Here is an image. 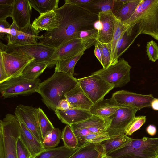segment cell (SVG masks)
Returning a JSON list of instances; mask_svg holds the SVG:
<instances>
[{
  "mask_svg": "<svg viewBox=\"0 0 158 158\" xmlns=\"http://www.w3.org/2000/svg\"><path fill=\"white\" fill-rule=\"evenodd\" d=\"M59 23L58 27L39 36V43L57 48L71 40L77 39L82 31L95 29L98 15L78 6L65 3L54 10Z\"/></svg>",
  "mask_w": 158,
  "mask_h": 158,
  "instance_id": "1",
  "label": "cell"
},
{
  "mask_svg": "<svg viewBox=\"0 0 158 158\" xmlns=\"http://www.w3.org/2000/svg\"><path fill=\"white\" fill-rule=\"evenodd\" d=\"M77 79L69 74L55 71L50 77L41 82L36 92L41 95L43 102L54 111L58 102L65 98V95L75 87Z\"/></svg>",
  "mask_w": 158,
  "mask_h": 158,
  "instance_id": "2",
  "label": "cell"
},
{
  "mask_svg": "<svg viewBox=\"0 0 158 158\" xmlns=\"http://www.w3.org/2000/svg\"><path fill=\"white\" fill-rule=\"evenodd\" d=\"M134 26L139 35H149L158 40V0H141L135 11L123 23Z\"/></svg>",
  "mask_w": 158,
  "mask_h": 158,
  "instance_id": "3",
  "label": "cell"
},
{
  "mask_svg": "<svg viewBox=\"0 0 158 158\" xmlns=\"http://www.w3.org/2000/svg\"><path fill=\"white\" fill-rule=\"evenodd\" d=\"M20 126L15 115L8 113L0 122V158H17L16 143Z\"/></svg>",
  "mask_w": 158,
  "mask_h": 158,
  "instance_id": "4",
  "label": "cell"
},
{
  "mask_svg": "<svg viewBox=\"0 0 158 158\" xmlns=\"http://www.w3.org/2000/svg\"><path fill=\"white\" fill-rule=\"evenodd\" d=\"M158 137L131 140L109 155L112 158H152L158 156Z\"/></svg>",
  "mask_w": 158,
  "mask_h": 158,
  "instance_id": "5",
  "label": "cell"
},
{
  "mask_svg": "<svg viewBox=\"0 0 158 158\" xmlns=\"http://www.w3.org/2000/svg\"><path fill=\"white\" fill-rule=\"evenodd\" d=\"M56 48L39 42L25 45L8 44L4 51L7 53L18 55L39 62H44L49 64L48 67L54 66L51 57Z\"/></svg>",
  "mask_w": 158,
  "mask_h": 158,
  "instance_id": "6",
  "label": "cell"
},
{
  "mask_svg": "<svg viewBox=\"0 0 158 158\" xmlns=\"http://www.w3.org/2000/svg\"><path fill=\"white\" fill-rule=\"evenodd\" d=\"M40 83L39 78L31 80L21 75L0 83V91L4 98L29 95L36 92Z\"/></svg>",
  "mask_w": 158,
  "mask_h": 158,
  "instance_id": "7",
  "label": "cell"
},
{
  "mask_svg": "<svg viewBox=\"0 0 158 158\" xmlns=\"http://www.w3.org/2000/svg\"><path fill=\"white\" fill-rule=\"evenodd\" d=\"M131 68L128 62L123 58L118 59L115 64L100 69L93 73L114 88L121 87L130 81V73Z\"/></svg>",
  "mask_w": 158,
  "mask_h": 158,
  "instance_id": "8",
  "label": "cell"
},
{
  "mask_svg": "<svg viewBox=\"0 0 158 158\" xmlns=\"http://www.w3.org/2000/svg\"><path fill=\"white\" fill-rule=\"evenodd\" d=\"M78 83L85 93L94 104L104 99L114 85L107 83L96 74L77 79Z\"/></svg>",
  "mask_w": 158,
  "mask_h": 158,
  "instance_id": "9",
  "label": "cell"
},
{
  "mask_svg": "<svg viewBox=\"0 0 158 158\" xmlns=\"http://www.w3.org/2000/svg\"><path fill=\"white\" fill-rule=\"evenodd\" d=\"M97 35L82 39H76L69 40L56 48L51 57L54 65L58 60L73 57L84 49H87L97 41Z\"/></svg>",
  "mask_w": 158,
  "mask_h": 158,
  "instance_id": "10",
  "label": "cell"
},
{
  "mask_svg": "<svg viewBox=\"0 0 158 158\" xmlns=\"http://www.w3.org/2000/svg\"><path fill=\"white\" fill-rule=\"evenodd\" d=\"M138 110L128 106H124L118 109L109 118L110 123L107 131L110 138L125 134L126 128L135 117Z\"/></svg>",
  "mask_w": 158,
  "mask_h": 158,
  "instance_id": "11",
  "label": "cell"
},
{
  "mask_svg": "<svg viewBox=\"0 0 158 158\" xmlns=\"http://www.w3.org/2000/svg\"><path fill=\"white\" fill-rule=\"evenodd\" d=\"M112 96L119 104L138 110L151 107L152 102L155 98L152 94L143 95L124 90L116 91Z\"/></svg>",
  "mask_w": 158,
  "mask_h": 158,
  "instance_id": "12",
  "label": "cell"
},
{
  "mask_svg": "<svg viewBox=\"0 0 158 158\" xmlns=\"http://www.w3.org/2000/svg\"><path fill=\"white\" fill-rule=\"evenodd\" d=\"M37 110L38 108L20 104L16 107L14 113L17 118L22 121L43 144V139L39 123Z\"/></svg>",
  "mask_w": 158,
  "mask_h": 158,
  "instance_id": "13",
  "label": "cell"
},
{
  "mask_svg": "<svg viewBox=\"0 0 158 158\" xmlns=\"http://www.w3.org/2000/svg\"><path fill=\"white\" fill-rule=\"evenodd\" d=\"M33 60L18 55L0 52V63L9 79L21 76L26 67Z\"/></svg>",
  "mask_w": 158,
  "mask_h": 158,
  "instance_id": "14",
  "label": "cell"
},
{
  "mask_svg": "<svg viewBox=\"0 0 158 158\" xmlns=\"http://www.w3.org/2000/svg\"><path fill=\"white\" fill-rule=\"evenodd\" d=\"M98 15L99 20L101 23V28L98 30L97 41L108 44L112 40L117 18L112 10L100 12Z\"/></svg>",
  "mask_w": 158,
  "mask_h": 158,
  "instance_id": "15",
  "label": "cell"
},
{
  "mask_svg": "<svg viewBox=\"0 0 158 158\" xmlns=\"http://www.w3.org/2000/svg\"><path fill=\"white\" fill-rule=\"evenodd\" d=\"M32 7L29 0H15L12 6L11 17L19 28L30 24Z\"/></svg>",
  "mask_w": 158,
  "mask_h": 158,
  "instance_id": "16",
  "label": "cell"
},
{
  "mask_svg": "<svg viewBox=\"0 0 158 158\" xmlns=\"http://www.w3.org/2000/svg\"><path fill=\"white\" fill-rule=\"evenodd\" d=\"M125 106L118 103L114 98L104 99L94 104L89 110L90 113L102 119H106L113 114L119 109Z\"/></svg>",
  "mask_w": 158,
  "mask_h": 158,
  "instance_id": "17",
  "label": "cell"
},
{
  "mask_svg": "<svg viewBox=\"0 0 158 158\" xmlns=\"http://www.w3.org/2000/svg\"><path fill=\"white\" fill-rule=\"evenodd\" d=\"M55 112L62 123L69 126L85 120L93 116L89 110L73 108L64 110H56Z\"/></svg>",
  "mask_w": 158,
  "mask_h": 158,
  "instance_id": "18",
  "label": "cell"
},
{
  "mask_svg": "<svg viewBox=\"0 0 158 158\" xmlns=\"http://www.w3.org/2000/svg\"><path fill=\"white\" fill-rule=\"evenodd\" d=\"M18 119L20 126L19 138L30 152L31 158H34L46 148L23 123L21 120Z\"/></svg>",
  "mask_w": 158,
  "mask_h": 158,
  "instance_id": "19",
  "label": "cell"
},
{
  "mask_svg": "<svg viewBox=\"0 0 158 158\" xmlns=\"http://www.w3.org/2000/svg\"><path fill=\"white\" fill-rule=\"evenodd\" d=\"M71 108L89 110L94 105L78 83L76 86L65 95Z\"/></svg>",
  "mask_w": 158,
  "mask_h": 158,
  "instance_id": "20",
  "label": "cell"
},
{
  "mask_svg": "<svg viewBox=\"0 0 158 158\" xmlns=\"http://www.w3.org/2000/svg\"><path fill=\"white\" fill-rule=\"evenodd\" d=\"M124 4L122 0H92L88 3L79 6L92 14L98 15L100 12L110 10H112L114 14Z\"/></svg>",
  "mask_w": 158,
  "mask_h": 158,
  "instance_id": "21",
  "label": "cell"
},
{
  "mask_svg": "<svg viewBox=\"0 0 158 158\" xmlns=\"http://www.w3.org/2000/svg\"><path fill=\"white\" fill-rule=\"evenodd\" d=\"M139 35L135 27H128L117 42L115 48L113 65L118 61L122 55L134 42Z\"/></svg>",
  "mask_w": 158,
  "mask_h": 158,
  "instance_id": "22",
  "label": "cell"
},
{
  "mask_svg": "<svg viewBox=\"0 0 158 158\" xmlns=\"http://www.w3.org/2000/svg\"><path fill=\"white\" fill-rule=\"evenodd\" d=\"M31 25L39 33L43 30L47 32L52 31L58 27L59 23L56 13L52 10L40 14L35 19Z\"/></svg>",
  "mask_w": 158,
  "mask_h": 158,
  "instance_id": "23",
  "label": "cell"
},
{
  "mask_svg": "<svg viewBox=\"0 0 158 158\" xmlns=\"http://www.w3.org/2000/svg\"><path fill=\"white\" fill-rule=\"evenodd\" d=\"M110 120L108 118L102 119L96 115L87 119L70 125L71 127L86 129L92 133L106 131L109 128Z\"/></svg>",
  "mask_w": 158,
  "mask_h": 158,
  "instance_id": "24",
  "label": "cell"
},
{
  "mask_svg": "<svg viewBox=\"0 0 158 158\" xmlns=\"http://www.w3.org/2000/svg\"><path fill=\"white\" fill-rule=\"evenodd\" d=\"M105 155L100 144L84 143L69 158H100Z\"/></svg>",
  "mask_w": 158,
  "mask_h": 158,
  "instance_id": "25",
  "label": "cell"
},
{
  "mask_svg": "<svg viewBox=\"0 0 158 158\" xmlns=\"http://www.w3.org/2000/svg\"><path fill=\"white\" fill-rule=\"evenodd\" d=\"M38 34L31 24H28L20 28L13 44L21 45L37 43L39 36Z\"/></svg>",
  "mask_w": 158,
  "mask_h": 158,
  "instance_id": "26",
  "label": "cell"
},
{
  "mask_svg": "<svg viewBox=\"0 0 158 158\" xmlns=\"http://www.w3.org/2000/svg\"><path fill=\"white\" fill-rule=\"evenodd\" d=\"M70 149L64 146L46 148L34 158H69L79 148Z\"/></svg>",
  "mask_w": 158,
  "mask_h": 158,
  "instance_id": "27",
  "label": "cell"
},
{
  "mask_svg": "<svg viewBox=\"0 0 158 158\" xmlns=\"http://www.w3.org/2000/svg\"><path fill=\"white\" fill-rule=\"evenodd\" d=\"M48 66V63L33 60L26 67L21 75L28 80H35L38 78Z\"/></svg>",
  "mask_w": 158,
  "mask_h": 158,
  "instance_id": "28",
  "label": "cell"
},
{
  "mask_svg": "<svg viewBox=\"0 0 158 158\" xmlns=\"http://www.w3.org/2000/svg\"><path fill=\"white\" fill-rule=\"evenodd\" d=\"M86 49H84L73 57L58 61L56 64L55 71L66 73L73 76L75 74L74 68L76 63Z\"/></svg>",
  "mask_w": 158,
  "mask_h": 158,
  "instance_id": "29",
  "label": "cell"
},
{
  "mask_svg": "<svg viewBox=\"0 0 158 158\" xmlns=\"http://www.w3.org/2000/svg\"><path fill=\"white\" fill-rule=\"evenodd\" d=\"M131 138L124 134L104 140L100 144L103 148L106 155H109L128 142Z\"/></svg>",
  "mask_w": 158,
  "mask_h": 158,
  "instance_id": "30",
  "label": "cell"
},
{
  "mask_svg": "<svg viewBox=\"0 0 158 158\" xmlns=\"http://www.w3.org/2000/svg\"><path fill=\"white\" fill-rule=\"evenodd\" d=\"M32 7L40 14L45 13L58 8L59 0H29Z\"/></svg>",
  "mask_w": 158,
  "mask_h": 158,
  "instance_id": "31",
  "label": "cell"
},
{
  "mask_svg": "<svg viewBox=\"0 0 158 158\" xmlns=\"http://www.w3.org/2000/svg\"><path fill=\"white\" fill-rule=\"evenodd\" d=\"M141 0H130L123 4L114 14L117 19L123 23L127 20L135 11Z\"/></svg>",
  "mask_w": 158,
  "mask_h": 158,
  "instance_id": "32",
  "label": "cell"
},
{
  "mask_svg": "<svg viewBox=\"0 0 158 158\" xmlns=\"http://www.w3.org/2000/svg\"><path fill=\"white\" fill-rule=\"evenodd\" d=\"M128 28V27H126L122 22L117 19L114 24L112 40L110 43L107 44L111 54V65H113V61L117 43L123 33Z\"/></svg>",
  "mask_w": 158,
  "mask_h": 158,
  "instance_id": "33",
  "label": "cell"
},
{
  "mask_svg": "<svg viewBox=\"0 0 158 158\" xmlns=\"http://www.w3.org/2000/svg\"><path fill=\"white\" fill-rule=\"evenodd\" d=\"M61 139L64 146L71 149H75L79 146V141L72 129L67 125L62 132Z\"/></svg>",
  "mask_w": 158,
  "mask_h": 158,
  "instance_id": "34",
  "label": "cell"
},
{
  "mask_svg": "<svg viewBox=\"0 0 158 158\" xmlns=\"http://www.w3.org/2000/svg\"><path fill=\"white\" fill-rule=\"evenodd\" d=\"M62 132L58 128H54L44 138L43 144L45 148H54L60 143Z\"/></svg>",
  "mask_w": 158,
  "mask_h": 158,
  "instance_id": "35",
  "label": "cell"
},
{
  "mask_svg": "<svg viewBox=\"0 0 158 158\" xmlns=\"http://www.w3.org/2000/svg\"><path fill=\"white\" fill-rule=\"evenodd\" d=\"M37 114L39 123L44 140L45 136L55 127L41 108H38Z\"/></svg>",
  "mask_w": 158,
  "mask_h": 158,
  "instance_id": "36",
  "label": "cell"
},
{
  "mask_svg": "<svg viewBox=\"0 0 158 158\" xmlns=\"http://www.w3.org/2000/svg\"><path fill=\"white\" fill-rule=\"evenodd\" d=\"M110 139L107 131L89 134L82 137L78 140L79 142L82 144L84 143L100 144L102 141Z\"/></svg>",
  "mask_w": 158,
  "mask_h": 158,
  "instance_id": "37",
  "label": "cell"
},
{
  "mask_svg": "<svg viewBox=\"0 0 158 158\" xmlns=\"http://www.w3.org/2000/svg\"><path fill=\"white\" fill-rule=\"evenodd\" d=\"M146 121V117L145 116L135 117L126 128L125 134L127 135H131L139 129Z\"/></svg>",
  "mask_w": 158,
  "mask_h": 158,
  "instance_id": "38",
  "label": "cell"
},
{
  "mask_svg": "<svg viewBox=\"0 0 158 158\" xmlns=\"http://www.w3.org/2000/svg\"><path fill=\"white\" fill-rule=\"evenodd\" d=\"M101 48L102 52V62L103 68H106L111 65V54L107 44L97 41L96 43Z\"/></svg>",
  "mask_w": 158,
  "mask_h": 158,
  "instance_id": "39",
  "label": "cell"
},
{
  "mask_svg": "<svg viewBox=\"0 0 158 158\" xmlns=\"http://www.w3.org/2000/svg\"><path fill=\"white\" fill-rule=\"evenodd\" d=\"M146 52L149 60L155 62L158 60V45L154 41L152 40L147 43Z\"/></svg>",
  "mask_w": 158,
  "mask_h": 158,
  "instance_id": "40",
  "label": "cell"
},
{
  "mask_svg": "<svg viewBox=\"0 0 158 158\" xmlns=\"http://www.w3.org/2000/svg\"><path fill=\"white\" fill-rule=\"evenodd\" d=\"M17 158H31V154L19 137L16 143Z\"/></svg>",
  "mask_w": 158,
  "mask_h": 158,
  "instance_id": "41",
  "label": "cell"
},
{
  "mask_svg": "<svg viewBox=\"0 0 158 158\" xmlns=\"http://www.w3.org/2000/svg\"><path fill=\"white\" fill-rule=\"evenodd\" d=\"M19 29L15 23L12 21L10 27L9 33L7 35V44H11L14 43Z\"/></svg>",
  "mask_w": 158,
  "mask_h": 158,
  "instance_id": "42",
  "label": "cell"
},
{
  "mask_svg": "<svg viewBox=\"0 0 158 158\" xmlns=\"http://www.w3.org/2000/svg\"><path fill=\"white\" fill-rule=\"evenodd\" d=\"M10 25L6 20H0V38L7 40V35L10 31Z\"/></svg>",
  "mask_w": 158,
  "mask_h": 158,
  "instance_id": "43",
  "label": "cell"
},
{
  "mask_svg": "<svg viewBox=\"0 0 158 158\" xmlns=\"http://www.w3.org/2000/svg\"><path fill=\"white\" fill-rule=\"evenodd\" d=\"M12 6L0 5V20H6L8 17H11Z\"/></svg>",
  "mask_w": 158,
  "mask_h": 158,
  "instance_id": "44",
  "label": "cell"
},
{
  "mask_svg": "<svg viewBox=\"0 0 158 158\" xmlns=\"http://www.w3.org/2000/svg\"><path fill=\"white\" fill-rule=\"evenodd\" d=\"M70 108H71L70 105L65 98L60 100L56 106V110H67Z\"/></svg>",
  "mask_w": 158,
  "mask_h": 158,
  "instance_id": "45",
  "label": "cell"
},
{
  "mask_svg": "<svg viewBox=\"0 0 158 158\" xmlns=\"http://www.w3.org/2000/svg\"><path fill=\"white\" fill-rule=\"evenodd\" d=\"M92 0H65V3L76 6H80L88 3Z\"/></svg>",
  "mask_w": 158,
  "mask_h": 158,
  "instance_id": "46",
  "label": "cell"
},
{
  "mask_svg": "<svg viewBox=\"0 0 158 158\" xmlns=\"http://www.w3.org/2000/svg\"><path fill=\"white\" fill-rule=\"evenodd\" d=\"M94 53L101 64L102 62V52L101 48L96 43L94 45Z\"/></svg>",
  "mask_w": 158,
  "mask_h": 158,
  "instance_id": "47",
  "label": "cell"
},
{
  "mask_svg": "<svg viewBox=\"0 0 158 158\" xmlns=\"http://www.w3.org/2000/svg\"><path fill=\"white\" fill-rule=\"evenodd\" d=\"M146 131L149 135L151 136H153L156 132V129L154 126L150 125L147 127Z\"/></svg>",
  "mask_w": 158,
  "mask_h": 158,
  "instance_id": "48",
  "label": "cell"
},
{
  "mask_svg": "<svg viewBox=\"0 0 158 158\" xmlns=\"http://www.w3.org/2000/svg\"><path fill=\"white\" fill-rule=\"evenodd\" d=\"M15 0H0V5L12 6Z\"/></svg>",
  "mask_w": 158,
  "mask_h": 158,
  "instance_id": "49",
  "label": "cell"
},
{
  "mask_svg": "<svg viewBox=\"0 0 158 158\" xmlns=\"http://www.w3.org/2000/svg\"><path fill=\"white\" fill-rule=\"evenodd\" d=\"M151 107L154 110H158V99L155 98L152 101Z\"/></svg>",
  "mask_w": 158,
  "mask_h": 158,
  "instance_id": "50",
  "label": "cell"
},
{
  "mask_svg": "<svg viewBox=\"0 0 158 158\" xmlns=\"http://www.w3.org/2000/svg\"><path fill=\"white\" fill-rule=\"evenodd\" d=\"M6 45H5L1 41H0V52H4L6 48Z\"/></svg>",
  "mask_w": 158,
  "mask_h": 158,
  "instance_id": "51",
  "label": "cell"
},
{
  "mask_svg": "<svg viewBox=\"0 0 158 158\" xmlns=\"http://www.w3.org/2000/svg\"><path fill=\"white\" fill-rule=\"evenodd\" d=\"M152 158H158V156H155V157H152Z\"/></svg>",
  "mask_w": 158,
  "mask_h": 158,
  "instance_id": "52",
  "label": "cell"
},
{
  "mask_svg": "<svg viewBox=\"0 0 158 158\" xmlns=\"http://www.w3.org/2000/svg\"><path fill=\"white\" fill-rule=\"evenodd\" d=\"M157 156H158V155H157Z\"/></svg>",
  "mask_w": 158,
  "mask_h": 158,
  "instance_id": "53",
  "label": "cell"
}]
</instances>
